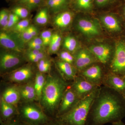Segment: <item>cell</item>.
<instances>
[{
	"mask_svg": "<svg viewBox=\"0 0 125 125\" xmlns=\"http://www.w3.org/2000/svg\"><path fill=\"white\" fill-rule=\"evenodd\" d=\"M30 21L28 19L24 20L18 22L14 27V30L21 33L26 30L29 26Z\"/></svg>",
	"mask_w": 125,
	"mask_h": 125,
	"instance_id": "obj_27",
	"label": "cell"
},
{
	"mask_svg": "<svg viewBox=\"0 0 125 125\" xmlns=\"http://www.w3.org/2000/svg\"><path fill=\"white\" fill-rule=\"evenodd\" d=\"M58 67L66 78L73 79L75 76V72L71 64L61 61L57 62Z\"/></svg>",
	"mask_w": 125,
	"mask_h": 125,
	"instance_id": "obj_20",
	"label": "cell"
},
{
	"mask_svg": "<svg viewBox=\"0 0 125 125\" xmlns=\"http://www.w3.org/2000/svg\"><path fill=\"white\" fill-rule=\"evenodd\" d=\"M73 14L71 12L64 11L56 16L54 19V24L59 28H66L71 22Z\"/></svg>",
	"mask_w": 125,
	"mask_h": 125,
	"instance_id": "obj_19",
	"label": "cell"
},
{
	"mask_svg": "<svg viewBox=\"0 0 125 125\" xmlns=\"http://www.w3.org/2000/svg\"><path fill=\"white\" fill-rule=\"evenodd\" d=\"M28 46L30 49H37L43 51L44 49V46L43 45H38L30 42L28 43Z\"/></svg>",
	"mask_w": 125,
	"mask_h": 125,
	"instance_id": "obj_40",
	"label": "cell"
},
{
	"mask_svg": "<svg viewBox=\"0 0 125 125\" xmlns=\"http://www.w3.org/2000/svg\"><path fill=\"white\" fill-rule=\"evenodd\" d=\"M38 67L41 73H46L49 71L51 67V62L49 60L45 58L41 60L38 62Z\"/></svg>",
	"mask_w": 125,
	"mask_h": 125,
	"instance_id": "obj_25",
	"label": "cell"
},
{
	"mask_svg": "<svg viewBox=\"0 0 125 125\" xmlns=\"http://www.w3.org/2000/svg\"><path fill=\"white\" fill-rule=\"evenodd\" d=\"M66 84L61 78L49 76L47 78L41 96L44 110L53 116L65 92Z\"/></svg>",
	"mask_w": 125,
	"mask_h": 125,
	"instance_id": "obj_3",
	"label": "cell"
},
{
	"mask_svg": "<svg viewBox=\"0 0 125 125\" xmlns=\"http://www.w3.org/2000/svg\"><path fill=\"white\" fill-rule=\"evenodd\" d=\"M95 58L89 50L82 49L79 51L75 55V64L79 70H84L95 62Z\"/></svg>",
	"mask_w": 125,
	"mask_h": 125,
	"instance_id": "obj_9",
	"label": "cell"
},
{
	"mask_svg": "<svg viewBox=\"0 0 125 125\" xmlns=\"http://www.w3.org/2000/svg\"><path fill=\"white\" fill-rule=\"evenodd\" d=\"M79 99L73 89H68L65 91L61 101L60 106L57 114L56 117L63 115L70 111Z\"/></svg>",
	"mask_w": 125,
	"mask_h": 125,
	"instance_id": "obj_8",
	"label": "cell"
},
{
	"mask_svg": "<svg viewBox=\"0 0 125 125\" xmlns=\"http://www.w3.org/2000/svg\"><path fill=\"white\" fill-rule=\"evenodd\" d=\"M112 125H125L122 122V121H121L112 123Z\"/></svg>",
	"mask_w": 125,
	"mask_h": 125,
	"instance_id": "obj_47",
	"label": "cell"
},
{
	"mask_svg": "<svg viewBox=\"0 0 125 125\" xmlns=\"http://www.w3.org/2000/svg\"><path fill=\"white\" fill-rule=\"evenodd\" d=\"M46 80L45 76L42 73H38L36 74L34 87L37 97L39 99H41Z\"/></svg>",
	"mask_w": 125,
	"mask_h": 125,
	"instance_id": "obj_21",
	"label": "cell"
},
{
	"mask_svg": "<svg viewBox=\"0 0 125 125\" xmlns=\"http://www.w3.org/2000/svg\"><path fill=\"white\" fill-rule=\"evenodd\" d=\"M33 72L29 67H25L15 71L10 75V80L15 82H22L31 78Z\"/></svg>",
	"mask_w": 125,
	"mask_h": 125,
	"instance_id": "obj_16",
	"label": "cell"
},
{
	"mask_svg": "<svg viewBox=\"0 0 125 125\" xmlns=\"http://www.w3.org/2000/svg\"><path fill=\"white\" fill-rule=\"evenodd\" d=\"M62 7H64L67 5V0H55Z\"/></svg>",
	"mask_w": 125,
	"mask_h": 125,
	"instance_id": "obj_44",
	"label": "cell"
},
{
	"mask_svg": "<svg viewBox=\"0 0 125 125\" xmlns=\"http://www.w3.org/2000/svg\"><path fill=\"white\" fill-rule=\"evenodd\" d=\"M20 94L28 93H36L34 85L29 84L24 85L21 88L20 90Z\"/></svg>",
	"mask_w": 125,
	"mask_h": 125,
	"instance_id": "obj_33",
	"label": "cell"
},
{
	"mask_svg": "<svg viewBox=\"0 0 125 125\" xmlns=\"http://www.w3.org/2000/svg\"><path fill=\"white\" fill-rule=\"evenodd\" d=\"M101 20L104 26L108 30L112 32L120 31V23L116 18L112 15H105L102 16Z\"/></svg>",
	"mask_w": 125,
	"mask_h": 125,
	"instance_id": "obj_17",
	"label": "cell"
},
{
	"mask_svg": "<svg viewBox=\"0 0 125 125\" xmlns=\"http://www.w3.org/2000/svg\"><path fill=\"white\" fill-rule=\"evenodd\" d=\"M62 38L61 36L57 33L52 34L51 42L59 49L61 43Z\"/></svg>",
	"mask_w": 125,
	"mask_h": 125,
	"instance_id": "obj_34",
	"label": "cell"
},
{
	"mask_svg": "<svg viewBox=\"0 0 125 125\" xmlns=\"http://www.w3.org/2000/svg\"><path fill=\"white\" fill-rule=\"evenodd\" d=\"M77 27L79 31L89 37H96L101 33V29L98 24L89 19H80L77 22Z\"/></svg>",
	"mask_w": 125,
	"mask_h": 125,
	"instance_id": "obj_6",
	"label": "cell"
},
{
	"mask_svg": "<svg viewBox=\"0 0 125 125\" xmlns=\"http://www.w3.org/2000/svg\"><path fill=\"white\" fill-rule=\"evenodd\" d=\"M98 86L90 83L82 76L77 78L73 85L72 89L76 94L78 98H83L91 94L97 89Z\"/></svg>",
	"mask_w": 125,
	"mask_h": 125,
	"instance_id": "obj_7",
	"label": "cell"
},
{
	"mask_svg": "<svg viewBox=\"0 0 125 125\" xmlns=\"http://www.w3.org/2000/svg\"><path fill=\"white\" fill-rule=\"evenodd\" d=\"M47 3L49 7L54 10H57L62 8L55 0H47Z\"/></svg>",
	"mask_w": 125,
	"mask_h": 125,
	"instance_id": "obj_38",
	"label": "cell"
},
{
	"mask_svg": "<svg viewBox=\"0 0 125 125\" xmlns=\"http://www.w3.org/2000/svg\"><path fill=\"white\" fill-rule=\"evenodd\" d=\"M52 35L51 32L49 30H46L42 33L40 38L42 40L44 46L49 45L51 40Z\"/></svg>",
	"mask_w": 125,
	"mask_h": 125,
	"instance_id": "obj_29",
	"label": "cell"
},
{
	"mask_svg": "<svg viewBox=\"0 0 125 125\" xmlns=\"http://www.w3.org/2000/svg\"><path fill=\"white\" fill-rule=\"evenodd\" d=\"M82 76L93 84L99 86L103 80V73L101 67L94 65L83 70Z\"/></svg>",
	"mask_w": 125,
	"mask_h": 125,
	"instance_id": "obj_11",
	"label": "cell"
},
{
	"mask_svg": "<svg viewBox=\"0 0 125 125\" xmlns=\"http://www.w3.org/2000/svg\"><path fill=\"white\" fill-rule=\"evenodd\" d=\"M9 16L8 12L6 10H2L0 12V24L3 27L4 29H7Z\"/></svg>",
	"mask_w": 125,
	"mask_h": 125,
	"instance_id": "obj_26",
	"label": "cell"
},
{
	"mask_svg": "<svg viewBox=\"0 0 125 125\" xmlns=\"http://www.w3.org/2000/svg\"><path fill=\"white\" fill-rule=\"evenodd\" d=\"M0 114L2 123L14 118L17 114L14 107L6 102L2 98L0 102Z\"/></svg>",
	"mask_w": 125,
	"mask_h": 125,
	"instance_id": "obj_14",
	"label": "cell"
},
{
	"mask_svg": "<svg viewBox=\"0 0 125 125\" xmlns=\"http://www.w3.org/2000/svg\"><path fill=\"white\" fill-rule=\"evenodd\" d=\"M0 42L1 45L6 49L17 52L21 51L19 46L13 39L9 34L4 32H1L0 33Z\"/></svg>",
	"mask_w": 125,
	"mask_h": 125,
	"instance_id": "obj_18",
	"label": "cell"
},
{
	"mask_svg": "<svg viewBox=\"0 0 125 125\" xmlns=\"http://www.w3.org/2000/svg\"><path fill=\"white\" fill-rule=\"evenodd\" d=\"M60 56L61 61L68 62L71 64L74 61V59L73 56L69 52L67 51L61 52Z\"/></svg>",
	"mask_w": 125,
	"mask_h": 125,
	"instance_id": "obj_30",
	"label": "cell"
},
{
	"mask_svg": "<svg viewBox=\"0 0 125 125\" xmlns=\"http://www.w3.org/2000/svg\"><path fill=\"white\" fill-rule=\"evenodd\" d=\"M47 125H63L61 124L60 122L57 121L55 119L54 121H51L49 122L48 124Z\"/></svg>",
	"mask_w": 125,
	"mask_h": 125,
	"instance_id": "obj_45",
	"label": "cell"
},
{
	"mask_svg": "<svg viewBox=\"0 0 125 125\" xmlns=\"http://www.w3.org/2000/svg\"><path fill=\"white\" fill-rule=\"evenodd\" d=\"M13 12L19 17L22 19L27 18L29 14L27 9L22 7H15L13 9Z\"/></svg>",
	"mask_w": 125,
	"mask_h": 125,
	"instance_id": "obj_28",
	"label": "cell"
},
{
	"mask_svg": "<svg viewBox=\"0 0 125 125\" xmlns=\"http://www.w3.org/2000/svg\"><path fill=\"white\" fill-rule=\"evenodd\" d=\"M100 89L80 99L67 113L56 117L55 120L63 125H86L87 118Z\"/></svg>",
	"mask_w": 125,
	"mask_h": 125,
	"instance_id": "obj_2",
	"label": "cell"
},
{
	"mask_svg": "<svg viewBox=\"0 0 125 125\" xmlns=\"http://www.w3.org/2000/svg\"><path fill=\"white\" fill-rule=\"evenodd\" d=\"M108 87L114 90L123 96H125V77L113 74L105 79Z\"/></svg>",
	"mask_w": 125,
	"mask_h": 125,
	"instance_id": "obj_12",
	"label": "cell"
},
{
	"mask_svg": "<svg viewBox=\"0 0 125 125\" xmlns=\"http://www.w3.org/2000/svg\"><path fill=\"white\" fill-rule=\"evenodd\" d=\"M78 43L77 40L74 37L68 36L65 38L63 42L64 48L71 52L75 51L77 47Z\"/></svg>",
	"mask_w": 125,
	"mask_h": 125,
	"instance_id": "obj_22",
	"label": "cell"
},
{
	"mask_svg": "<svg viewBox=\"0 0 125 125\" xmlns=\"http://www.w3.org/2000/svg\"><path fill=\"white\" fill-rule=\"evenodd\" d=\"M111 68L113 74L125 77V44L123 42L117 44Z\"/></svg>",
	"mask_w": 125,
	"mask_h": 125,
	"instance_id": "obj_5",
	"label": "cell"
},
{
	"mask_svg": "<svg viewBox=\"0 0 125 125\" xmlns=\"http://www.w3.org/2000/svg\"><path fill=\"white\" fill-rule=\"evenodd\" d=\"M76 2L77 7L82 10H90L93 6L92 0H76Z\"/></svg>",
	"mask_w": 125,
	"mask_h": 125,
	"instance_id": "obj_24",
	"label": "cell"
},
{
	"mask_svg": "<svg viewBox=\"0 0 125 125\" xmlns=\"http://www.w3.org/2000/svg\"><path fill=\"white\" fill-rule=\"evenodd\" d=\"M20 96V91L16 87H10L5 90L2 98L6 102L14 105L19 101Z\"/></svg>",
	"mask_w": 125,
	"mask_h": 125,
	"instance_id": "obj_15",
	"label": "cell"
},
{
	"mask_svg": "<svg viewBox=\"0 0 125 125\" xmlns=\"http://www.w3.org/2000/svg\"><path fill=\"white\" fill-rule=\"evenodd\" d=\"M20 18L13 13L10 14L9 16V22L7 29L10 28L16 25L18 23Z\"/></svg>",
	"mask_w": 125,
	"mask_h": 125,
	"instance_id": "obj_31",
	"label": "cell"
},
{
	"mask_svg": "<svg viewBox=\"0 0 125 125\" xmlns=\"http://www.w3.org/2000/svg\"><path fill=\"white\" fill-rule=\"evenodd\" d=\"M18 117L28 125H47L52 120L40 108L31 105L23 106Z\"/></svg>",
	"mask_w": 125,
	"mask_h": 125,
	"instance_id": "obj_4",
	"label": "cell"
},
{
	"mask_svg": "<svg viewBox=\"0 0 125 125\" xmlns=\"http://www.w3.org/2000/svg\"><path fill=\"white\" fill-rule=\"evenodd\" d=\"M31 0H20L19 2L21 4L25 5Z\"/></svg>",
	"mask_w": 125,
	"mask_h": 125,
	"instance_id": "obj_46",
	"label": "cell"
},
{
	"mask_svg": "<svg viewBox=\"0 0 125 125\" xmlns=\"http://www.w3.org/2000/svg\"><path fill=\"white\" fill-rule=\"evenodd\" d=\"M20 94L24 99L27 101H33L38 98L36 93H28Z\"/></svg>",
	"mask_w": 125,
	"mask_h": 125,
	"instance_id": "obj_37",
	"label": "cell"
},
{
	"mask_svg": "<svg viewBox=\"0 0 125 125\" xmlns=\"http://www.w3.org/2000/svg\"><path fill=\"white\" fill-rule=\"evenodd\" d=\"M100 90L87 118L86 125H104L122 121L125 117V99L108 87Z\"/></svg>",
	"mask_w": 125,
	"mask_h": 125,
	"instance_id": "obj_1",
	"label": "cell"
},
{
	"mask_svg": "<svg viewBox=\"0 0 125 125\" xmlns=\"http://www.w3.org/2000/svg\"><path fill=\"white\" fill-rule=\"evenodd\" d=\"M41 0H31L25 5L28 9L32 10L37 7L40 4Z\"/></svg>",
	"mask_w": 125,
	"mask_h": 125,
	"instance_id": "obj_39",
	"label": "cell"
},
{
	"mask_svg": "<svg viewBox=\"0 0 125 125\" xmlns=\"http://www.w3.org/2000/svg\"><path fill=\"white\" fill-rule=\"evenodd\" d=\"M29 60L32 62H39L41 60L44 59L45 57V54L43 52H42L38 54L35 55H27Z\"/></svg>",
	"mask_w": 125,
	"mask_h": 125,
	"instance_id": "obj_32",
	"label": "cell"
},
{
	"mask_svg": "<svg viewBox=\"0 0 125 125\" xmlns=\"http://www.w3.org/2000/svg\"><path fill=\"white\" fill-rule=\"evenodd\" d=\"M30 42L33 43H36V44H38V45H43V42L41 38L38 37H34L32 39Z\"/></svg>",
	"mask_w": 125,
	"mask_h": 125,
	"instance_id": "obj_43",
	"label": "cell"
},
{
	"mask_svg": "<svg viewBox=\"0 0 125 125\" xmlns=\"http://www.w3.org/2000/svg\"><path fill=\"white\" fill-rule=\"evenodd\" d=\"M48 20V14L47 10L46 9L41 10L36 15L35 18L36 22L38 24H46Z\"/></svg>",
	"mask_w": 125,
	"mask_h": 125,
	"instance_id": "obj_23",
	"label": "cell"
},
{
	"mask_svg": "<svg viewBox=\"0 0 125 125\" xmlns=\"http://www.w3.org/2000/svg\"><path fill=\"white\" fill-rule=\"evenodd\" d=\"M123 97H124V98H125V96H123Z\"/></svg>",
	"mask_w": 125,
	"mask_h": 125,
	"instance_id": "obj_49",
	"label": "cell"
},
{
	"mask_svg": "<svg viewBox=\"0 0 125 125\" xmlns=\"http://www.w3.org/2000/svg\"><path fill=\"white\" fill-rule=\"evenodd\" d=\"M112 0H95V2L98 6L102 7L107 5Z\"/></svg>",
	"mask_w": 125,
	"mask_h": 125,
	"instance_id": "obj_41",
	"label": "cell"
},
{
	"mask_svg": "<svg viewBox=\"0 0 125 125\" xmlns=\"http://www.w3.org/2000/svg\"><path fill=\"white\" fill-rule=\"evenodd\" d=\"M27 29L33 37H34L37 34V30L34 26L32 25L29 26L27 28Z\"/></svg>",
	"mask_w": 125,
	"mask_h": 125,
	"instance_id": "obj_42",
	"label": "cell"
},
{
	"mask_svg": "<svg viewBox=\"0 0 125 125\" xmlns=\"http://www.w3.org/2000/svg\"><path fill=\"white\" fill-rule=\"evenodd\" d=\"M21 33V36L22 40L24 42H29L33 38L27 29L26 30Z\"/></svg>",
	"mask_w": 125,
	"mask_h": 125,
	"instance_id": "obj_36",
	"label": "cell"
},
{
	"mask_svg": "<svg viewBox=\"0 0 125 125\" xmlns=\"http://www.w3.org/2000/svg\"><path fill=\"white\" fill-rule=\"evenodd\" d=\"M21 57L18 54L9 52H4L0 55V66L3 70L11 69L19 64Z\"/></svg>",
	"mask_w": 125,
	"mask_h": 125,
	"instance_id": "obj_13",
	"label": "cell"
},
{
	"mask_svg": "<svg viewBox=\"0 0 125 125\" xmlns=\"http://www.w3.org/2000/svg\"><path fill=\"white\" fill-rule=\"evenodd\" d=\"M89 50L97 60L103 64L109 62L111 57V49L109 46L106 44L93 45L90 47Z\"/></svg>",
	"mask_w": 125,
	"mask_h": 125,
	"instance_id": "obj_10",
	"label": "cell"
},
{
	"mask_svg": "<svg viewBox=\"0 0 125 125\" xmlns=\"http://www.w3.org/2000/svg\"><path fill=\"white\" fill-rule=\"evenodd\" d=\"M1 125H28L21 120L18 117H15L5 123H1Z\"/></svg>",
	"mask_w": 125,
	"mask_h": 125,
	"instance_id": "obj_35",
	"label": "cell"
},
{
	"mask_svg": "<svg viewBox=\"0 0 125 125\" xmlns=\"http://www.w3.org/2000/svg\"><path fill=\"white\" fill-rule=\"evenodd\" d=\"M124 14H125V7H124Z\"/></svg>",
	"mask_w": 125,
	"mask_h": 125,
	"instance_id": "obj_48",
	"label": "cell"
}]
</instances>
